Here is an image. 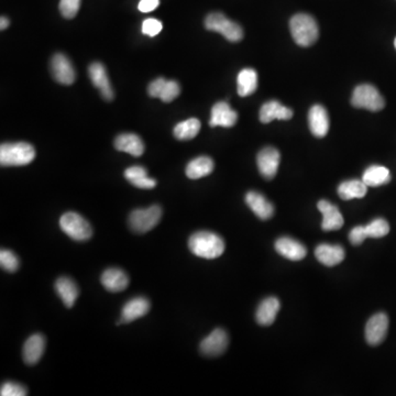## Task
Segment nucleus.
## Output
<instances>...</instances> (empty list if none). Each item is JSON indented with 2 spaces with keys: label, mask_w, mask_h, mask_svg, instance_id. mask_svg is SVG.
<instances>
[{
  "label": "nucleus",
  "mask_w": 396,
  "mask_h": 396,
  "mask_svg": "<svg viewBox=\"0 0 396 396\" xmlns=\"http://www.w3.org/2000/svg\"><path fill=\"white\" fill-rule=\"evenodd\" d=\"M279 309H281V304L277 298L271 296V298H266L261 302L257 309V314H255L257 322L261 326H270L277 318Z\"/></svg>",
  "instance_id": "25"
},
{
  "label": "nucleus",
  "mask_w": 396,
  "mask_h": 396,
  "mask_svg": "<svg viewBox=\"0 0 396 396\" xmlns=\"http://www.w3.org/2000/svg\"><path fill=\"white\" fill-rule=\"evenodd\" d=\"M189 250L200 258L213 260L219 258L225 251V241L217 234L198 232L191 234L189 240Z\"/></svg>",
  "instance_id": "1"
},
{
  "label": "nucleus",
  "mask_w": 396,
  "mask_h": 396,
  "mask_svg": "<svg viewBox=\"0 0 396 396\" xmlns=\"http://www.w3.org/2000/svg\"><path fill=\"white\" fill-rule=\"evenodd\" d=\"M368 193V185L360 180H350L345 181L338 187V195L343 200H354V198H363Z\"/></svg>",
  "instance_id": "28"
},
{
  "label": "nucleus",
  "mask_w": 396,
  "mask_h": 396,
  "mask_svg": "<svg viewBox=\"0 0 396 396\" xmlns=\"http://www.w3.org/2000/svg\"><path fill=\"white\" fill-rule=\"evenodd\" d=\"M0 266L5 271L16 272L19 269V259L12 251H0Z\"/></svg>",
  "instance_id": "34"
},
{
  "label": "nucleus",
  "mask_w": 396,
  "mask_h": 396,
  "mask_svg": "<svg viewBox=\"0 0 396 396\" xmlns=\"http://www.w3.org/2000/svg\"><path fill=\"white\" fill-rule=\"evenodd\" d=\"M279 160H281V155H279V150L275 148L268 146L261 150L257 157L261 175L264 176L266 180L274 178L279 170Z\"/></svg>",
  "instance_id": "11"
},
{
  "label": "nucleus",
  "mask_w": 396,
  "mask_h": 396,
  "mask_svg": "<svg viewBox=\"0 0 396 396\" xmlns=\"http://www.w3.org/2000/svg\"><path fill=\"white\" fill-rule=\"evenodd\" d=\"M27 388L22 384L16 382H6L1 386V396H24L27 395Z\"/></svg>",
  "instance_id": "36"
},
{
  "label": "nucleus",
  "mask_w": 396,
  "mask_h": 396,
  "mask_svg": "<svg viewBox=\"0 0 396 396\" xmlns=\"http://www.w3.org/2000/svg\"><path fill=\"white\" fill-rule=\"evenodd\" d=\"M206 29L209 31L218 32L230 42H239L243 39V30L239 24L229 20L221 12H213L205 19Z\"/></svg>",
  "instance_id": "6"
},
{
  "label": "nucleus",
  "mask_w": 396,
  "mask_h": 396,
  "mask_svg": "<svg viewBox=\"0 0 396 396\" xmlns=\"http://www.w3.org/2000/svg\"><path fill=\"white\" fill-rule=\"evenodd\" d=\"M258 88V74L252 69H242L238 75L237 92L241 97L252 95Z\"/></svg>",
  "instance_id": "31"
},
{
  "label": "nucleus",
  "mask_w": 396,
  "mask_h": 396,
  "mask_svg": "<svg viewBox=\"0 0 396 396\" xmlns=\"http://www.w3.org/2000/svg\"><path fill=\"white\" fill-rule=\"evenodd\" d=\"M150 302L146 298H135L123 306L119 324H128L148 314Z\"/></svg>",
  "instance_id": "20"
},
{
  "label": "nucleus",
  "mask_w": 396,
  "mask_h": 396,
  "mask_svg": "<svg viewBox=\"0 0 396 396\" xmlns=\"http://www.w3.org/2000/svg\"><path fill=\"white\" fill-rule=\"evenodd\" d=\"M368 238L365 226H356L351 229L349 234V240L354 246H360Z\"/></svg>",
  "instance_id": "38"
},
{
  "label": "nucleus",
  "mask_w": 396,
  "mask_h": 396,
  "mask_svg": "<svg viewBox=\"0 0 396 396\" xmlns=\"http://www.w3.org/2000/svg\"><path fill=\"white\" fill-rule=\"evenodd\" d=\"M311 132L317 138H324L329 130V117L327 110L322 105H315L309 112Z\"/></svg>",
  "instance_id": "16"
},
{
  "label": "nucleus",
  "mask_w": 396,
  "mask_h": 396,
  "mask_svg": "<svg viewBox=\"0 0 396 396\" xmlns=\"http://www.w3.org/2000/svg\"><path fill=\"white\" fill-rule=\"evenodd\" d=\"M88 74L94 86L98 89L104 99L112 101L114 99V91H112V84H110L104 65L99 62L92 63L88 67Z\"/></svg>",
  "instance_id": "13"
},
{
  "label": "nucleus",
  "mask_w": 396,
  "mask_h": 396,
  "mask_svg": "<svg viewBox=\"0 0 396 396\" xmlns=\"http://www.w3.org/2000/svg\"><path fill=\"white\" fill-rule=\"evenodd\" d=\"M215 168L213 159L209 157H198L191 160L187 166V175L191 180H198L209 175Z\"/></svg>",
  "instance_id": "29"
},
{
  "label": "nucleus",
  "mask_w": 396,
  "mask_h": 396,
  "mask_svg": "<svg viewBox=\"0 0 396 396\" xmlns=\"http://www.w3.org/2000/svg\"><path fill=\"white\" fill-rule=\"evenodd\" d=\"M9 24H10V22H9L8 18H6V17H1V19H0V29H7V28L9 27Z\"/></svg>",
  "instance_id": "40"
},
{
  "label": "nucleus",
  "mask_w": 396,
  "mask_h": 396,
  "mask_svg": "<svg viewBox=\"0 0 396 396\" xmlns=\"http://www.w3.org/2000/svg\"><path fill=\"white\" fill-rule=\"evenodd\" d=\"M228 343V334L221 328H217L200 343V352L204 356H218L227 350Z\"/></svg>",
  "instance_id": "12"
},
{
  "label": "nucleus",
  "mask_w": 396,
  "mask_h": 396,
  "mask_svg": "<svg viewBox=\"0 0 396 396\" xmlns=\"http://www.w3.org/2000/svg\"><path fill=\"white\" fill-rule=\"evenodd\" d=\"M388 329V317L386 313L373 315L365 325V339L370 346H378L386 339Z\"/></svg>",
  "instance_id": "8"
},
{
  "label": "nucleus",
  "mask_w": 396,
  "mask_h": 396,
  "mask_svg": "<svg viewBox=\"0 0 396 396\" xmlns=\"http://www.w3.org/2000/svg\"><path fill=\"white\" fill-rule=\"evenodd\" d=\"M319 212L322 214V228L325 232H335L343 226V217L341 210L328 200H319L317 204Z\"/></svg>",
  "instance_id": "15"
},
{
  "label": "nucleus",
  "mask_w": 396,
  "mask_h": 396,
  "mask_svg": "<svg viewBox=\"0 0 396 396\" xmlns=\"http://www.w3.org/2000/svg\"><path fill=\"white\" fill-rule=\"evenodd\" d=\"M362 181L367 184L368 187H377L386 185L391 181V173L388 169L381 165H372L365 171Z\"/></svg>",
  "instance_id": "30"
},
{
  "label": "nucleus",
  "mask_w": 396,
  "mask_h": 396,
  "mask_svg": "<svg viewBox=\"0 0 396 396\" xmlns=\"http://www.w3.org/2000/svg\"><path fill=\"white\" fill-rule=\"evenodd\" d=\"M293 117V110L289 107L283 106L277 101H270L260 110V121L269 123L273 120H290Z\"/></svg>",
  "instance_id": "22"
},
{
  "label": "nucleus",
  "mask_w": 396,
  "mask_h": 396,
  "mask_svg": "<svg viewBox=\"0 0 396 396\" xmlns=\"http://www.w3.org/2000/svg\"><path fill=\"white\" fill-rule=\"evenodd\" d=\"M200 130V121L196 118H189L178 123L174 128V137L178 140H191L198 135Z\"/></svg>",
  "instance_id": "32"
},
{
  "label": "nucleus",
  "mask_w": 396,
  "mask_h": 396,
  "mask_svg": "<svg viewBox=\"0 0 396 396\" xmlns=\"http://www.w3.org/2000/svg\"><path fill=\"white\" fill-rule=\"evenodd\" d=\"M394 46H395V49H396V37H395V40H394Z\"/></svg>",
  "instance_id": "41"
},
{
  "label": "nucleus",
  "mask_w": 396,
  "mask_h": 396,
  "mask_svg": "<svg viewBox=\"0 0 396 396\" xmlns=\"http://www.w3.org/2000/svg\"><path fill=\"white\" fill-rule=\"evenodd\" d=\"M60 227L62 232L67 234L75 241H87L93 236V228L80 214L69 212L62 215L60 218Z\"/></svg>",
  "instance_id": "4"
},
{
  "label": "nucleus",
  "mask_w": 396,
  "mask_h": 396,
  "mask_svg": "<svg viewBox=\"0 0 396 396\" xmlns=\"http://www.w3.org/2000/svg\"><path fill=\"white\" fill-rule=\"evenodd\" d=\"M351 105L356 108H363L370 112H380L386 106V101L375 86L362 84L354 88L351 97Z\"/></svg>",
  "instance_id": "5"
},
{
  "label": "nucleus",
  "mask_w": 396,
  "mask_h": 396,
  "mask_svg": "<svg viewBox=\"0 0 396 396\" xmlns=\"http://www.w3.org/2000/svg\"><path fill=\"white\" fill-rule=\"evenodd\" d=\"M148 94L153 98H160L164 103H171L181 94V86L176 80H166L165 78H159L150 83Z\"/></svg>",
  "instance_id": "10"
},
{
  "label": "nucleus",
  "mask_w": 396,
  "mask_h": 396,
  "mask_svg": "<svg viewBox=\"0 0 396 396\" xmlns=\"http://www.w3.org/2000/svg\"><path fill=\"white\" fill-rule=\"evenodd\" d=\"M159 3L160 0H140L138 9L141 11V12H151V11L157 8Z\"/></svg>",
  "instance_id": "39"
},
{
  "label": "nucleus",
  "mask_w": 396,
  "mask_h": 396,
  "mask_svg": "<svg viewBox=\"0 0 396 396\" xmlns=\"http://www.w3.org/2000/svg\"><path fill=\"white\" fill-rule=\"evenodd\" d=\"M275 250L291 261L303 260L307 255V249L298 240L282 237L275 242Z\"/></svg>",
  "instance_id": "18"
},
{
  "label": "nucleus",
  "mask_w": 396,
  "mask_h": 396,
  "mask_svg": "<svg viewBox=\"0 0 396 396\" xmlns=\"http://www.w3.org/2000/svg\"><path fill=\"white\" fill-rule=\"evenodd\" d=\"M291 33L296 44L303 48L311 46L318 39V24L311 15L298 14L290 21Z\"/></svg>",
  "instance_id": "2"
},
{
  "label": "nucleus",
  "mask_w": 396,
  "mask_h": 396,
  "mask_svg": "<svg viewBox=\"0 0 396 396\" xmlns=\"http://www.w3.org/2000/svg\"><path fill=\"white\" fill-rule=\"evenodd\" d=\"M125 178L133 187L142 189H151L157 187V181L148 176V172L144 166H131L125 171Z\"/></svg>",
  "instance_id": "27"
},
{
  "label": "nucleus",
  "mask_w": 396,
  "mask_h": 396,
  "mask_svg": "<svg viewBox=\"0 0 396 396\" xmlns=\"http://www.w3.org/2000/svg\"><path fill=\"white\" fill-rule=\"evenodd\" d=\"M44 349H46V338L40 334L32 335L24 343V350H22L24 362L28 365H37L42 358Z\"/></svg>",
  "instance_id": "17"
},
{
  "label": "nucleus",
  "mask_w": 396,
  "mask_h": 396,
  "mask_svg": "<svg viewBox=\"0 0 396 396\" xmlns=\"http://www.w3.org/2000/svg\"><path fill=\"white\" fill-rule=\"evenodd\" d=\"M245 200L249 208L262 221H268L273 216V205L258 191H249L246 195Z\"/></svg>",
  "instance_id": "21"
},
{
  "label": "nucleus",
  "mask_w": 396,
  "mask_h": 396,
  "mask_svg": "<svg viewBox=\"0 0 396 396\" xmlns=\"http://www.w3.org/2000/svg\"><path fill=\"white\" fill-rule=\"evenodd\" d=\"M51 71L54 80L63 85H71L76 78L72 62L69 61L67 55L62 53H56L51 60Z\"/></svg>",
  "instance_id": "9"
},
{
  "label": "nucleus",
  "mask_w": 396,
  "mask_h": 396,
  "mask_svg": "<svg viewBox=\"0 0 396 396\" xmlns=\"http://www.w3.org/2000/svg\"><path fill=\"white\" fill-rule=\"evenodd\" d=\"M365 227L368 238H382L390 232V225L383 218H377Z\"/></svg>",
  "instance_id": "33"
},
{
  "label": "nucleus",
  "mask_w": 396,
  "mask_h": 396,
  "mask_svg": "<svg viewBox=\"0 0 396 396\" xmlns=\"http://www.w3.org/2000/svg\"><path fill=\"white\" fill-rule=\"evenodd\" d=\"M80 0H61L60 11L62 16L67 19H73L80 10Z\"/></svg>",
  "instance_id": "35"
},
{
  "label": "nucleus",
  "mask_w": 396,
  "mask_h": 396,
  "mask_svg": "<svg viewBox=\"0 0 396 396\" xmlns=\"http://www.w3.org/2000/svg\"><path fill=\"white\" fill-rule=\"evenodd\" d=\"M238 114L232 110L226 101H219L214 105L210 114V127H234L237 123Z\"/></svg>",
  "instance_id": "14"
},
{
  "label": "nucleus",
  "mask_w": 396,
  "mask_h": 396,
  "mask_svg": "<svg viewBox=\"0 0 396 396\" xmlns=\"http://www.w3.org/2000/svg\"><path fill=\"white\" fill-rule=\"evenodd\" d=\"M162 218V208L157 205L146 209L133 210L129 216V226L136 234H146L157 227Z\"/></svg>",
  "instance_id": "7"
},
{
  "label": "nucleus",
  "mask_w": 396,
  "mask_h": 396,
  "mask_svg": "<svg viewBox=\"0 0 396 396\" xmlns=\"http://www.w3.org/2000/svg\"><path fill=\"white\" fill-rule=\"evenodd\" d=\"M317 260L326 266H335L345 259V250L341 246L322 243L315 250Z\"/></svg>",
  "instance_id": "24"
},
{
  "label": "nucleus",
  "mask_w": 396,
  "mask_h": 396,
  "mask_svg": "<svg viewBox=\"0 0 396 396\" xmlns=\"http://www.w3.org/2000/svg\"><path fill=\"white\" fill-rule=\"evenodd\" d=\"M35 150L27 142L3 144L0 146V164L1 166H22L35 160Z\"/></svg>",
  "instance_id": "3"
},
{
  "label": "nucleus",
  "mask_w": 396,
  "mask_h": 396,
  "mask_svg": "<svg viewBox=\"0 0 396 396\" xmlns=\"http://www.w3.org/2000/svg\"><path fill=\"white\" fill-rule=\"evenodd\" d=\"M55 290L58 295L60 296L67 309H71L74 306L75 302L78 300V294H80L76 283L72 279L67 277H62L56 279Z\"/></svg>",
  "instance_id": "26"
},
{
  "label": "nucleus",
  "mask_w": 396,
  "mask_h": 396,
  "mask_svg": "<svg viewBox=\"0 0 396 396\" xmlns=\"http://www.w3.org/2000/svg\"><path fill=\"white\" fill-rule=\"evenodd\" d=\"M114 148L118 151L126 152L133 157L144 155V144L142 139L135 133H123L114 140Z\"/></svg>",
  "instance_id": "23"
},
{
  "label": "nucleus",
  "mask_w": 396,
  "mask_h": 396,
  "mask_svg": "<svg viewBox=\"0 0 396 396\" xmlns=\"http://www.w3.org/2000/svg\"><path fill=\"white\" fill-rule=\"evenodd\" d=\"M101 284L112 293L123 292L129 285V277L123 270L110 268L101 274Z\"/></svg>",
  "instance_id": "19"
},
{
  "label": "nucleus",
  "mask_w": 396,
  "mask_h": 396,
  "mask_svg": "<svg viewBox=\"0 0 396 396\" xmlns=\"http://www.w3.org/2000/svg\"><path fill=\"white\" fill-rule=\"evenodd\" d=\"M162 22L157 20V19H146L144 24H142V32H144V35H149L151 37L159 35L160 32L162 31Z\"/></svg>",
  "instance_id": "37"
}]
</instances>
